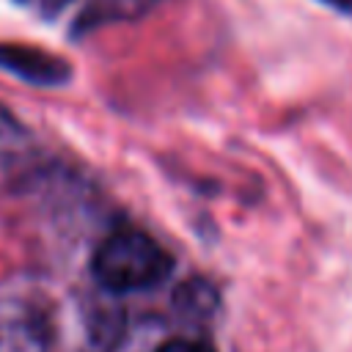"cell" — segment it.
<instances>
[{"mask_svg":"<svg viewBox=\"0 0 352 352\" xmlns=\"http://www.w3.org/2000/svg\"><path fill=\"white\" fill-rule=\"evenodd\" d=\"M94 280L110 294L148 292L165 283L173 272V256L146 231H113L91 258Z\"/></svg>","mask_w":352,"mask_h":352,"instance_id":"obj_1","label":"cell"},{"mask_svg":"<svg viewBox=\"0 0 352 352\" xmlns=\"http://www.w3.org/2000/svg\"><path fill=\"white\" fill-rule=\"evenodd\" d=\"M173 305L179 308V314L184 316H192V319H201V316H209L217 305V292L209 280H201V278H190L184 283H179V289L173 292Z\"/></svg>","mask_w":352,"mask_h":352,"instance_id":"obj_3","label":"cell"},{"mask_svg":"<svg viewBox=\"0 0 352 352\" xmlns=\"http://www.w3.org/2000/svg\"><path fill=\"white\" fill-rule=\"evenodd\" d=\"M124 336V314L121 311H99L88 330V349L91 352H113L118 338Z\"/></svg>","mask_w":352,"mask_h":352,"instance_id":"obj_4","label":"cell"},{"mask_svg":"<svg viewBox=\"0 0 352 352\" xmlns=\"http://www.w3.org/2000/svg\"><path fill=\"white\" fill-rule=\"evenodd\" d=\"M154 352H214V346L204 338H170L160 344Z\"/></svg>","mask_w":352,"mask_h":352,"instance_id":"obj_5","label":"cell"},{"mask_svg":"<svg viewBox=\"0 0 352 352\" xmlns=\"http://www.w3.org/2000/svg\"><path fill=\"white\" fill-rule=\"evenodd\" d=\"M322 3H327L338 11H344V14H352V0H322Z\"/></svg>","mask_w":352,"mask_h":352,"instance_id":"obj_6","label":"cell"},{"mask_svg":"<svg viewBox=\"0 0 352 352\" xmlns=\"http://www.w3.org/2000/svg\"><path fill=\"white\" fill-rule=\"evenodd\" d=\"M0 69L19 77L22 82L41 85V88L63 85L72 77V66L60 55H52L30 44H11V41H0Z\"/></svg>","mask_w":352,"mask_h":352,"instance_id":"obj_2","label":"cell"}]
</instances>
